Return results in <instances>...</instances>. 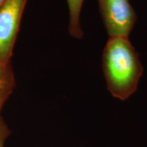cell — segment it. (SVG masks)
Segmentation results:
<instances>
[{"mask_svg": "<svg viewBox=\"0 0 147 147\" xmlns=\"http://www.w3.org/2000/svg\"><path fill=\"white\" fill-rule=\"evenodd\" d=\"M14 84L15 79L10 64L0 62V111L13 91Z\"/></svg>", "mask_w": 147, "mask_h": 147, "instance_id": "obj_4", "label": "cell"}, {"mask_svg": "<svg viewBox=\"0 0 147 147\" xmlns=\"http://www.w3.org/2000/svg\"><path fill=\"white\" fill-rule=\"evenodd\" d=\"M10 131L5 124L4 121L0 117V147H4L5 141L10 134Z\"/></svg>", "mask_w": 147, "mask_h": 147, "instance_id": "obj_6", "label": "cell"}, {"mask_svg": "<svg viewBox=\"0 0 147 147\" xmlns=\"http://www.w3.org/2000/svg\"><path fill=\"white\" fill-rule=\"evenodd\" d=\"M7 0H0V8H1L2 5L4 4V3Z\"/></svg>", "mask_w": 147, "mask_h": 147, "instance_id": "obj_7", "label": "cell"}, {"mask_svg": "<svg viewBox=\"0 0 147 147\" xmlns=\"http://www.w3.org/2000/svg\"><path fill=\"white\" fill-rule=\"evenodd\" d=\"M27 0H7L0 8V62L10 64Z\"/></svg>", "mask_w": 147, "mask_h": 147, "instance_id": "obj_2", "label": "cell"}, {"mask_svg": "<svg viewBox=\"0 0 147 147\" xmlns=\"http://www.w3.org/2000/svg\"><path fill=\"white\" fill-rule=\"evenodd\" d=\"M97 1L110 37L128 38L137 18L129 0H97Z\"/></svg>", "mask_w": 147, "mask_h": 147, "instance_id": "obj_3", "label": "cell"}, {"mask_svg": "<svg viewBox=\"0 0 147 147\" xmlns=\"http://www.w3.org/2000/svg\"><path fill=\"white\" fill-rule=\"evenodd\" d=\"M102 67L113 97L125 100L137 90L143 67L128 38L110 37L103 51Z\"/></svg>", "mask_w": 147, "mask_h": 147, "instance_id": "obj_1", "label": "cell"}, {"mask_svg": "<svg viewBox=\"0 0 147 147\" xmlns=\"http://www.w3.org/2000/svg\"><path fill=\"white\" fill-rule=\"evenodd\" d=\"M83 1L84 0H67L69 13V34L78 39H81L83 36L80 23V12Z\"/></svg>", "mask_w": 147, "mask_h": 147, "instance_id": "obj_5", "label": "cell"}]
</instances>
